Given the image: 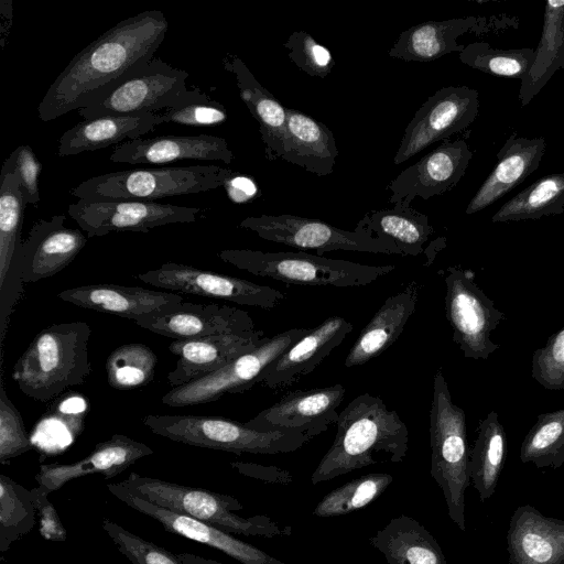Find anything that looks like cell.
<instances>
[{
  "instance_id": "f6af8a7d",
  "label": "cell",
  "mask_w": 564,
  "mask_h": 564,
  "mask_svg": "<svg viewBox=\"0 0 564 564\" xmlns=\"http://www.w3.org/2000/svg\"><path fill=\"white\" fill-rule=\"evenodd\" d=\"M102 529L131 564H183L177 555L105 519Z\"/></svg>"
},
{
  "instance_id": "484cf974",
  "label": "cell",
  "mask_w": 564,
  "mask_h": 564,
  "mask_svg": "<svg viewBox=\"0 0 564 564\" xmlns=\"http://www.w3.org/2000/svg\"><path fill=\"white\" fill-rule=\"evenodd\" d=\"M510 564H564V520L530 505L516 509L507 532Z\"/></svg>"
},
{
  "instance_id": "44dd1931",
  "label": "cell",
  "mask_w": 564,
  "mask_h": 564,
  "mask_svg": "<svg viewBox=\"0 0 564 564\" xmlns=\"http://www.w3.org/2000/svg\"><path fill=\"white\" fill-rule=\"evenodd\" d=\"M66 217L40 219L23 241L21 275L23 283L47 279L65 269L87 243L79 230L65 226Z\"/></svg>"
},
{
  "instance_id": "f1b7e54d",
  "label": "cell",
  "mask_w": 564,
  "mask_h": 564,
  "mask_svg": "<svg viewBox=\"0 0 564 564\" xmlns=\"http://www.w3.org/2000/svg\"><path fill=\"white\" fill-rule=\"evenodd\" d=\"M420 290L421 284L412 280L384 301L351 346L344 361L345 367L361 366L395 343L415 311Z\"/></svg>"
},
{
  "instance_id": "f546056e",
  "label": "cell",
  "mask_w": 564,
  "mask_h": 564,
  "mask_svg": "<svg viewBox=\"0 0 564 564\" xmlns=\"http://www.w3.org/2000/svg\"><path fill=\"white\" fill-rule=\"evenodd\" d=\"M544 152L543 138L510 137L501 148L492 172L470 199L466 214L480 212L519 185L538 169Z\"/></svg>"
},
{
  "instance_id": "ffe728a7",
  "label": "cell",
  "mask_w": 564,
  "mask_h": 564,
  "mask_svg": "<svg viewBox=\"0 0 564 564\" xmlns=\"http://www.w3.org/2000/svg\"><path fill=\"white\" fill-rule=\"evenodd\" d=\"M264 338L263 330L253 329L173 340L169 350L177 357V360L175 368L167 375V381L172 388H175L203 378L250 351Z\"/></svg>"
},
{
  "instance_id": "f907efd6",
  "label": "cell",
  "mask_w": 564,
  "mask_h": 564,
  "mask_svg": "<svg viewBox=\"0 0 564 564\" xmlns=\"http://www.w3.org/2000/svg\"><path fill=\"white\" fill-rule=\"evenodd\" d=\"M33 502L40 520V533L48 541L64 542L67 538L66 530L56 512L55 507L48 500V494L39 486L31 489Z\"/></svg>"
},
{
  "instance_id": "1f68e13d",
  "label": "cell",
  "mask_w": 564,
  "mask_h": 564,
  "mask_svg": "<svg viewBox=\"0 0 564 564\" xmlns=\"http://www.w3.org/2000/svg\"><path fill=\"white\" fill-rule=\"evenodd\" d=\"M224 68L234 74L241 100L259 123L264 154L278 160L286 122V108L253 76L243 61L232 53L223 58Z\"/></svg>"
},
{
  "instance_id": "ba28073f",
  "label": "cell",
  "mask_w": 564,
  "mask_h": 564,
  "mask_svg": "<svg viewBox=\"0 0 564 564\" xmlns=\"http://www.w3.org/2000/svg\"><path fill=\"white\" fill-rule=\"evenodd\" d=\"M234 172L217 165L133 169L93 176L70 189L88 202L159 198L197 194L224 186Z\"/></svg>"
},
{
  "instance_id": "7402d4cb",
  "label": "cell",
  "mask_w": 564,
  "mask_h": 564,
  "mask_svg": "<svg viewBox=\"0 0 564 564\" xmlns=\"http://www.w3.org/2000/svg\"><path fill=\"white\" fill-rule=\"evenodd\" d=\"M351 330L352 324L341 316L326 318L318 326L308 329L268 366L261 373L259 383L274 391L292 386L301 377L312 372Z\"/></svg>"
},
{
  "instance_id": "d6986e66",
  "label": "cell",
  "mask_w": 564,
  "mask_h": 564,
  "mask_svg": "<svg viewBox=\"0 0 564 564\" xmlns=\"http://www.w3.org/2000/svg\"><path fill=\"white\" fill-rule=\"evenodd\" d=\"M107 488L111 495L130 508L158 521L166 532L216 549L242 564H289L215 525L135 497L121 488L118 482L109 484Z\"/></svg>"
},
{
  "instance_id": "9a60e30c",
  "label": "cell",
  "mask_w": 564,
  "mask_h": 564,
  "mask_svg": "<svg viewBox=\"0 0 564 564\" xmlns=\"http://www.w3.org/2000/svg\"><path fill=\"white\" fill-rule=\"evenodd\" d=\"M478 93L467 86L438 89L408 123L393 163L401 164L429 145L466 129L478 113Z\"/></svg>"
},
{
  "instance_id": "d590c367",
  "label": "cell",
  "mask_w": 564,
  "mask_h": 564,
  "mask_svg": "<svg viewBox=\"0 0 564 564\" xmlns=\"http://www.w3.org/2000/svg\"><path fill=\"white\" fill-rule=\"evenodd\" d=\"M534 53L533 63L521 80V106H525L564 66V0L546 2L542 35Z\"/></svg>"
},
{
  "instance_id": "74e56055",
  "label": "cell",
  "mask_w": 564,
  "mask_h": 564,
  "mask_svg": "<svg viewBox=\"0 0 564 564\" xmlns=\"http://www.w3.org/2000/svg\"><path fill=\"white\" fill-rule=\"evenodd\" d=\"M564 210V173L538 180L502 205L492 221L535 219Z\"/></svg>"
},
{
  "instance_id": "8fae6325",
  "label": "cell",
  "mask_w": 564,
  "mask_h": 564,
  "mask_svg": "<svg viewBox=\"0 0 564 564\" xmlns=\"http://www.w3.org/2000/svg\"><path fill=\"white\" fill-rule=\"evenodd\" d=\"M186 70L153 57L97 102L78 109L85 119L101 116H132L169 109L186 95Z\"/></svg>"
},
{
  "instance_id": "11a10c76",
  "label": "cell",
  "mask_w": 564,
  "mask_h": 564,
  "mask_svg": "<svg viewBox=\"0 0 564 564\" xmlns=\"http://www.w3.org/2000/svg\"><path fill=\"white\" fill-rule=\"evenodd\" d=\"M563 464H564V444L562 445V447L556 453L552 467L553 468H558Z\"/></svg>"
},
{
  "instance_id": "2e32d148",
  "label": "cell",
  "mask_w": 564,
  "mask_h": 564,
  "mask_svg": "<svg viewBox=\"0 0 564 564\" xmlns=\"http://www.w3.org/2000/svg\"><path fill=\"white\" fill-rule=\"evenodd\" d=\"M134 323L174 340L256 329L248 312L216 303H174L139 317Z\"/></svg>"
},
{
  "instance_id": "ee69618b",
  "label": "cell",
  "mask_w": 564,
  "mask_h": 564,
  "mask_svg": "<svg viewBox=\"0 0 564 564\" xmlns=\"http://www.w3.org/2000/svg\"><path fill=\"white\" fill-rule=\"evenodd\" d=\"M160 116L162 123L173 122L191 127H215L227 120L225 107L199 88L187 90L178 104Z\"/></svg>"
},
{
  "instance_id": "ac0fdd59",
  "label": "cell",
  "mask_w": 564,
  "mask_h": 564,
  "mask_svg": "<svg viewBox=\"0 0 564 564\" xmlns=\"http://www.w3.org/2000/svg\"><path fill=\"white\" fill-rule=\"evenodd\" d=\"M26 202L13 174L0 176V348L23 291L21 237Z\"/></svg>"
},
{
  "instance_id": "7dc6e473",
  "label": "cell",
  "mask_w": 564,
  "mask_h": 564,
  "mask_svg": "<svg viewBox=\"0 0 564 564\" xmlns=\"http://www.w3.org/2000/svg\"><path fill=\"white\" fill-rule=\"evenodd\" d=\"M288 57L305 74L325 78L335 62L330 51L305 31H294L284 42Z\"/></svg>"
},
{
  "instance_id": "f35d334b",
  "label": "cell",
  "mask_w": 564,
  "mask_h": 564,
  "mask_svg": "<svg viewBox=\"0 0 564 564\" xmlns=\"http://www.w3.org/2000/svg\"><path fill=\"white\" fill-rule=\"evenodd\" d=\"M36 509L31 490L9 476L0 475V553L32 531Z\"/></svg>"
},
{
  "instance_id": "816d5d0a",
  "label": "cell",
  "mask_w": 564,
  "mask_h": 564,
  "mask_svg": "<svg viewBox=\"0 0 564 564\" xmlns=\"http://www.w3.org/2000/svg\"><path fill=\"white\" fill-rule=\"evenodd\" d=\"M230 465L234 469L245 476L267 482L286 485L293 479L292 475L288 470L275 466H262L254 463L242 462H234Z\"/></svg>"
},
{
  "instance_id": "30bf717a",
  "label": "cell",
  "mask_w": 564,
  "mask_h": 564,
  "mask_svg": "<svg viewBox=\"0 0 564 564\" xmlns=\"http://www.w3.org/2000/svg\"><path fill=\"white\" fill-rule=\"evenodd\" d=\"M239 227L256 232L264 240L316 250L318 256L338 250L401 254L394 245L365 232L345 230L321 219L290 214L250 216L241 220Z\"/></svg>"
},
{
  "instance_id": "e0dca14e",
  "label": "cell",
  "mask_w": 564,
  "mask_h": 564,
  "mask_svg": "<svg viewBox=\"0 0 564 564\" xmlns=\"http://www.w3.org/2000/svg\"><path fill=\"white\" fill-rule=\"evenodd\" d=\"M471 155L466 141H444L389 183V203L410 207L415 197L445 194L464 176Z\"/></svg>"
},
{
  "instance_id": "5bb4252c",
  "label": "cell",
  "mask_w": 564,
  "mask_h": 564,
  "mask_svg": "<svg viewBox=\"0 0 564 564\" xmlns=\"http://www.w3.org/2000/svg\"><path fill=\"white\" fill-rule=\"evenodd\" d=\"M135 278L172 292L219 299L263 310L274 308L285 299L283 292L268 285L175 262L163 263L156 269L137 274Z\"/></svg>"
},
{
  "instance_id": "4fadbf2b",
  "label": "cell",
  "mask_w": 564,
  "mask_h": 564,
  "mask_svg": "<svg viewBox=\"0 0 564 564\" xmlns=\"http://www.w3.org/2000/svg\"><path fill=\"white\" fill-rule=\"evenodd\" d=\"M67 212L88 237H95L120 231L148 232L159 226L194 223L204 210L153 200L78 199L69 204Z\"/></svg>"
},
{
  "instance_id": "cb8c5ba5",
  "label": "cell",
  "mask_w": 564,
  "mask_h": 564,
  "mask_svg": "<svg viewBox=\"0 0 564 564\" xmlns=\"http://www.w3.org/2000/svg\"><path fill=\"white\" fill-rule=\"evenodd\" d=\"M345 388L336 383L324 388L295 390L262 410L246 425L260 430L318 427L324 431L338 419L337 408Z\"/></svg>"
},
{
  "instance_id": "d4e9b609",
  "label": "cell",
  "mask_w": 564,
  "mask_h": 564,
  "mask_svg": "<svg viewBox=\"0 0 564 564\" xmlns=\"http://www.w3.org/2000/svg\"><path fill=\"white\" fill-rule=\"evenodd\" d=\"M234 153L224 138L198 135H159L124 141L109 160L129 164H165L181 160H216L230 164Z\"/></svg>"
},
{
  "instance_id": "db71d44e",
  "label": "cell",
  "mask_w": 564,
  "mask_h": 564,
  "mask_svg": "<svg viewBox=\"0 0 564 564\" xmlns=\"http://www.w3.org/2000/svg\"><path fill=\"white\" fill-rule=\"evenodd\" d=\"M177 557L183 564H225L215 560L202 557L191 553H180Z\"/></svg>"
},
{
  "instance_id": "9c48e42d",
  "label": "cell",
  "mask_w": 564,
  "mask_h": 564,
  "mask_svg": "<svg viewBox=\"0 0 564 564\" xmlns=\"http://www.w3.org/2000/svg\"><path fill=\"white\" fill-rule=\"evenodd\" d=\"M307 330L292 328L265 337L257 347L237 357L224 368L172 388L161 401L169 406L182 408L214 402L226 394L243 393L259 383L263 370Z\"/></svg>"
},
{
  "instance_id": "5b68a950",
  "label": "cell",
  "mask_w": 564,
  "mask_h": 564,
  "mask_svg": "<svg viewBox=\"0 0 564 564\" xmlns=\"http://www.w3.org/2000/svg\"><path fill=\"white\" fill-rule=\"evenodd\" d=\"M118 485L129 494L173 512L215 525L226 532L246 536H290L292 528L282 527L259 514L243 518L235 513L243 508L232 496L174 484L131 473Z\"/></svg>"
},
{
  "instance_id": "c3c4849f",
  "label": "cell",
  "mask_w": 564,
  "mask_h": 564,
  "mask_svg": "<svg viewBox=\"0 0 564 564\" xmlns=\"http://www.w3.org/2000/svg\"><path fill=\"white\" fill-rule=\"evenodd\" d=\"M531 373L545 389H564V327L534 351Z\"/></svg>"
},
{
  "instance_id": "277c9868",
  "label": "cell",
  "mask_w": 564,
  "mask_h": 564,
  "mask_svg": "<svg viewBox=\"0 0 564 564\" xmlns=\"http://www.w3.org/2000/svg\"><path fill=\"white\" fill-rule=\"evenodd\" d=\"M151 432L186 445L237 455L291 453L325 432L318 427L260 431L223 416L156 415L142 420Z\"/></svg>"
},
{
  "instance_id": "4316f807",
  "label": "cell",
  "mask_w": 564,
  "mask_h": 564,
  "mask_svg": "<svg viewBox=\"0 0 564 564\" xmlns=\"http://www.w3.org/2000/svg\"><path fill=\"white\" fill-rule=\"evenodd\" d=\"M76 306L135 321L164 306L184 302L177 292H163L118 284H88L64 290L56 295Z\"/></svg>"
},
{
  "instance_id": "6da1fadb",
  "label": "cell",
  "mask_w": 564,
  "mask_h": 564,
  "mask_svg": "<svg viewBox=\"0 0 564 564\" xmlns=\"http://www.w3.org/2000/svg\"><path fill=\"white\" fill-rule=\"evenodd\" d=\"M167 29L159 10H145L111 26L53 82L37 107L41 120H54L104 98L153 58Z\"/></svg>"
},
{
  "instance_id": "b9f144b4",
  "label": "cell",
  "mask_w": 564,
  "mask_h": 564,
  "mask_svg": "<svg viewBox=\"0 0 564 564\" xmlns=\"http://www.w3.org/2000/svg\"><path fill=\"white\" fill-rule=\"evenodd\" d=\"M534 52L532 48L498 50L487 43H471L459 53V59L474 69L522 80L533 63Z\"/></svg>"
},
{
  "instance_id": "8d00e7d4",
  "label": "cell",
  "mask_w": 564,
  "mask_h": 564,
  "mask_svg": "<svg viewBox=\"0 0 564 564\" xmlns=\"http://www.w3.org/2000/svg\"><path fill=\"white\" fill-rule=\"evenodd\" d=\"M507 452V436L498 414L490 411L478 426L469 454V476L482 502L496 491Z\"/></svg>"
},
{
  "instance_id": "d6a6232c",
  "label": "cell",
  "mask_w": 564,
  "mask_h": 564,
  "mask_svg": "<svg viewBox=\"0 0 564 564\" xmlns=\"http://www.w3.org/2000/svg\"><path fill=\"white\" fill-rule=\"evenodd\" d=\"M477 24L475 17L426 21L401 32L389 51V56L404 62H433L452 52L460 53L457 42Z\"/></svg>"
},
{
  "instance_id": "3957f363",
  "label": "cell",
  "mask_w": 564,
  "mask_h": 564,
  "mask_svg": "<svg viewBox=\"0 0 564 564\" xmlns=\"http://www.w3.org/2000/svg\"><path fill=\"white\" fill-rule=\"evenodd\" d=\"M88 323H56L35 335L17 360L12 378L28 397L47 402L91 373Z\"/></svg>"
},
{
  "instance_id": "603a6c76",
  "label": "cell",
  "mask_w": 564,
  "mask_h": 564,
  "mask_svg": "<svg viewBox=\"0 0 564 564\" xmlns=\"http://www.w3.org/2000/svg\"><path fill=\"white\" fill-rule=\"evenodd\" d=\"M151 454L153 449L147 444L123 434H113L110 438L96 444L90 454L77 462L40 465L35 480L37 486L50 495L68 481L84 476L100 474L106 479L116 477Z\"/></svg>"
},
{
  "instance_id": "7c38bea8",
  "label": "cell",
  "mask_w": 564,
  "mask_h": 564,
  "mask_svg": "<svg viewBox=\"0 0 564 564\" xmlns=\"http://www.w3.org/2000/svg\"><path fill=\"white\" fill-rule=\"evenodd\" d=\"M445 315L453 330V340L466 358L486 360L498 349L490 334L505 319V314L457 267H448L445 275Z\"/></svg>"
},
{
  "instance_id": "4dcf8cb0",
  "label": "cell",
  "mask_w": 564,
  "mask_h": 564,
  "mask_svg": "<svg viewBox=\"0 0 564 564\" xmlns=\"http://www.w3.org/2000/svg\"><path fill=\"white\" fill-rule=\"evenodd\" d=\"M159 124H162L161 116L153 112L85 119L61 135L57 154L75 155L117 144L126 139L137 140Z\"/></svg>"
},
{
  "instance_id": "7bdbcfd3",
  "label": "cell",
  "mask_w": 564,
  "mask_h": 564,
  "mask_svg": "<svg viewBox=\"0 0 564 564\" xmlns=\"http://www.w3.org/2000/svg\"><path fill=\"white\" fill-rule=\"evenodd\" d=\"M563 444L564 409L540 414L522 441L520 459L533 463L538 468L552 466Z\"/></svg>"
},
{
  "instance_id": "7a4b0ae2",
  "label": "cell",
  "mask_w": 564,
  "mask_h": 564,
  "mask_svg": "<svg viewBox=\"0 0 564 564\" xmlns=\"http://www.w3.org/2000/svg\"><path fill=\"white\" fill-rule=\"evenodd\" d=\"M333 444L311 476L313 485L382 463H401L409 448V431L397 411L366 392L338 414Z\"/></svg>"
},
{
  "instance_id": "bcb514c9",
  "label": "cell",
  "mask_w": 564,
  "mask_h": 564,
  "mask_svg": "<svg viewBox=\"0 0 564 564\" xmlns=\"http://www.w3.org/2000/svg\"><path fill=\"white\" fill-rule=\"evenodd\" d=\"M33 448L20 411L7 394L0 377V463L6 464Z\"/></svg>"
},
{
  "instance_id": "e575fe53",
  "label": "cell",
  "mask_w": 564,
  "mask_h": 564,
  "mask_svg": "<svg viewBox=\"0 0 564 564\" xmlns=\"http://www.w3.org/2000/svg\"><path fill=\"white\" fill-rule=\"evenodd\" d=\"M355 230L394 245L401 256L416 257L423 252L434 228L429 217L413 207L370 210L357 224Z\"/></svg>"
},
{
  "instance_id": "60d3db41",
  "label": "cell",
  "mask_w": 564,
  "mask_h": 564,
  "mask_svg": "<svg viewBox=\"0 0 564 564\" xmlns=\"http://www.w3.org/2000/svg\"><path fill=\"white\" fill-rule=\"evenodd\" d=\"M387 473H371L355 478L325 495L313 510L321 518L338 517L361 509L380 497L392 482Z\"/></svg>"
},
{
  "instance_id": "8992f818",
  "label": "cell",
  "mask_w": 564,
  "mask_h": 564,
  "mask_svg": "<svg viewBox=\"0 0 564 564\" xmlns=\"http://www.w3.org/2000/svg\"><path fill=\"white\" fill-rule=\"evenodd\" d=\"M431 476L441 487L451 520L466 531L465 491L470 485L466 415L454 404L441 369L430 410Z\"/></svg>"
},
{
  "instance_id": "836d02e7",
  "label": "cell",
  "mask_w": 564,
  "mask_h": 564,
  "mask_svg": "<svg viewBox=\"0 0 564 564\" xmlns=\"http://www.w3.org/2000/svg\"><path fill=\"white\" fill-rule=\"evenodd\" d=\"M368 541L389 564H448L429 530L405 514L391 519Z\"/></svg>"
},
{
  "instance_id": "83f0119b",
  "label": "cell",
  "mask_w": 564,
  "mask_h": 564,
  "mask_svg": "<svg viewBox=\"0 0 564 564\" xmlns=\"http://www.w3.org/2000/svg\"><path fill=\"white\" fill-rule=\"evenodd\" d=\"M339 150L328 127L300 110L286 108L279 159L317 176L333 173Z\"/></svg>"
},
{
  "instance_id": "f5cc1de1",
  "label": "cell",
  "mask_w": 564,
  "mask_h": 564,
  "mask_svg": "<svg viewBox=\"0 0 564 564\" xmlns=\"http://www.w3.org/2000/svg\"><path fill=\"white\" fill-rule=\"evenodd\" d=\"M224 187L230 200L236 204L247 203L260 195L256 182L240 173L234 172L225 182Z\"/></svg>"
},
{
  "instance_id": "52a82bcc",
  "label": "cell",
  "mask_w": 564,
  "mask_h": 564,
  "mask_svg": "<svg viewBox=\"0 0 564 564\" xmlns=\"http://www.w3.org/2000/svg\"><path fill=\"white\" fill-rule=\"evenodd\" d=\"M218 257L224 262L253 275L308 286H365L395 269L390 264H361L304 251L264 252L250 249H225L218 253Z\"/></svg>"
},
{
  "instance_id": "681fc988",
  "label": "cell",
  "mask_w": 564,
  "mask_h": 564,
  "mask_svg": "<svg viewBox=\"0 0 564 564\" xmlns=\"http://www.w3.org/2000/svg\"><path fill=\"white\" fill-rule=\"evenodd\" d=\"M42 164L30 145L18 147L3 162L0 176L13 174L19 183L26 204L40 202L39 175Z\"/></svg>"
},
{
  "instance_id": "ab89813d",
  "label": "cell",
  "mask_w": 564,
  "mask_h": 564,
  "mask_svg": "<svg viewBox=\"0 0 564 564\" xmlns=\"http://www.w3.org/2000/svg\"><path fill=\"white\" fill-rule=\"evenodd\" d=\"M156 366L158 356L151 347L139 343L124 344L107 358V382L120 391L138 389L153 380Z\"/></svg>"
}]
</instances>
